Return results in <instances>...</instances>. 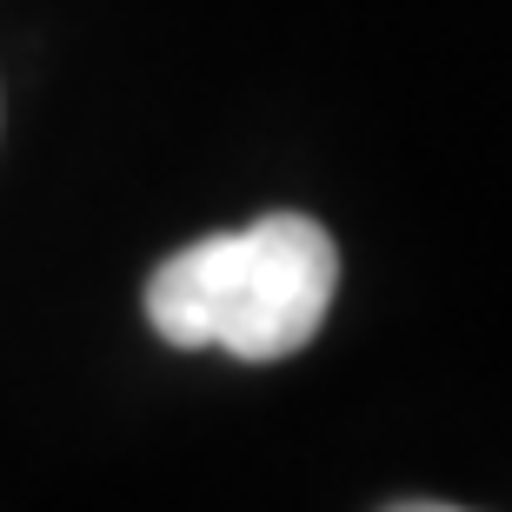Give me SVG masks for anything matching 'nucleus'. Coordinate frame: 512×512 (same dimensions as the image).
I'll use <instances>...</instances> for the list:
<instances>
[{
  "instance_id": "1",
  "label": "nucleus",
  "mask_w": 512,
  "mask_h": 512,
  "mask_svg": "<svg viewBox=\"0 0 512 512\" xmlns=\"http://www.w3.org/2000/svg\"><path fill=\"white\" fill-rule=\"evenodd\" d=\"M340 293V247L306 213H266L240 233H207L167 253L147 280V320L167 346L286 360L326 326Z\"/></svg>"
},
{
  "instance_id": "2",
  "label": "nucleus",
  "mask_w": 512,
  "mask_h": 512,
  "mask_svg": "<svg viewBox=\"0 0 512 512\" xmlns=\"http://www.w3.org/2000/svg\"><path fill=\"white\" fill-rule=\"evenodd\" d=\"M386 512H459V506H433V499H406V506H386Z\"/></svg>"
}]
</instances>
